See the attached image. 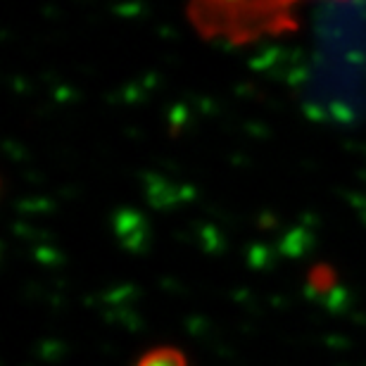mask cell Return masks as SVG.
Returning <instances> with one entry per match:
<instances>
[{
	"label": "cell",
	"mask_w": 366,
	"mask_h": 366,
	"mask_svg": "<svg viewBox=\"0 0 366 366\" xmlns=\"http://www.w3.org/2000/svg\"><path fill=\"white\" fill-rule=\"evenodd\" d=\"M302 0H193L190 17L212 39L254 41L288 26Z\"/></svg>",
	"instance_id": "1"
}]
</instances>
